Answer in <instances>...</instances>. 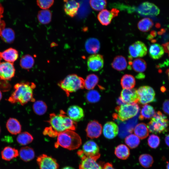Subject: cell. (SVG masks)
Listing matches in <instances>:
<instances>
[{"label": "cell", "mask_w": 169, "mask_h": 169, "mask_svg": "<svg viewBox=\"0 0 169 169\" xmlns=\"http://www.w3.org/2000/svg\"><path fill=\"white\" fill-rule=\"evenodd\" d=\"M33 83L21 82L14 86V91L9 97L8 101L12 104L18 103L23 105L29 101H34L33 90L35 88Z\"/></svg>", "instance_id": "1"}, {"label": "cell", "mask_w": 169, "mask_h": 169, "mask_svg": "<svg viewBox=\"0 0 169 169\" xmlns=\"http://www.w3.org/2000/svg\"><path fill=\"white\" fill-rule=\"evenodd\" d=\"M47 122L57 136L59 133L67 130H75L77 125L76 122L69 118L63 110H61L58 114H50Z\"/></svg>", "instance_id": "2"}, {"label": "cell", "mask_w": 169, "mask_h": 169, "mask_svg": "<svg viewBox=\"0 0 169 169\" xmlns=\"http://www.w3.org/2000/svg\"><path fill=\"white\" fill-rule=\"evenodd\" d=\"M82 144L80 136L74 131L67 130L59 133L57 136L55 148L60 146L67 149L72 150L79 148Z\"/></svg>", "instance_id": "3"}, {"label": "cell", "mask_w": 169, "mask_h": 169, "mask_svg": "<svg viewBox=\"0 0 169 169\" xmlns=\"http://www.w3.org/2000/svg\"><path fill=\"white\" fill-rule=\"evenodd\" d=\"M58 85L69 96L70 93L84 88V80L77 74H71L59 82Z\"/></svg>", "instance_id": "4"}, {"label": "cell", "mask_w": 169, "mask_h": 169, "mask_svg": "<svg viewBox=\"0 0 169 169\" xmlns=\"http://www.w3.org/2000/svg\"><path fill=\"white\" fill-rule=\"evenodd\" d=\"M169 121L166 116L160 111L155 113L147 124L149 132L157 134L164 133L168 130Z\"/></svg>", "instance_id": "5"}, {"label": "cell", "mask_w": 169, "mask_h": 169, "mask_svg": "<svg viewBox=\"0 0 169 169\" xmlns=\"http://www.w3.org/2000/svg\"><path fill=\"white\" fill-rule=\"evenodd\" d=\"M139 110L138 105L136 103H125L117 106L115 108L117 113L115 116L122 121L131 119L136 116Z\"/></svg>", "instance_id": "6"}, {"label": "cell", "mask_w": 169, "mask_h": 169, "mask_svg": "<svg viewBox=\"0 0 169 169\" xmlns=\"http://www.w3.org/2000/svg\"><path fill=\"white\" fill-rule=\"evenodd\" d=\"M139 102L142 105H145L155 100V93L151 87L144 85L139 87L137 89Z\"/></svg>", "instance_id": "7"}, {"label": "cell", "mask_w": 169, "mask_h": 169, "mask_svg": "<svg viewBox=\"0 0 169 169\" xmlns=\"http://www.w3.org/2000/svg\"><path fill=\"white\" fill-rule=\"evenodd\" d=\"M98 146L94 141L89 140L83 145L82 150H79L77 152L85 156L98 160L100 156Z\"/></svg>", "instance_id": "8"}, {"label": "cell", "mask_w": 169, "mask_h": 169, "mask_svg": "<svg viewBox=\"0 0 169 169\" xmlns=\"http://www.w3.org/2000/svg\"><path fill=\"white\" fill-rule=\"evenodd\" d=\"M138 13L144 16H155L160 13L159 8L153 3L148 2H144L140 4L137 8Z\"/></svg>", "instance_id": "9"}, {"label": "cell", "mask_w": 169, "mask_h": 169, "mask_svg": "<svg viewBox=\"0 0 169 169\" xmlns=\"http://www.w3.org/2000/svg\"><path fill=\"white\" fill-rule=\"evenodd\" d=\"M130 57L131 58H141L145 56L147 53V48L145 44L141 41H136L129 47Z\"/></svg>", "instance_id": "10"}, {"label": "cell", "mask_w": 169, "mask_h": 169, "mask_svg": "<svg viewBox=\"0 0 169 169\" xmlns=\"http://www.w3.org/2000/svg\"><path fill=\"white\" fill-rule=\"evenodd\" d=\"M37 161L40 169H58L59 168L56 159L45 154L38 156Z\"/></svg>", "instance_id": "11"}, {"label": "cell", "mask_w": 169, "mask_h": 169, "mask_svg": "<svg viewBox=\"0 0 169 169\" xmlns=\"http://www.w3.org/2000/svg\"><path fill=\"white\" fill-rule=\"evenodd\" d=\"M104 65L103 56L98 54H94L88 58L87 65L89 70L97 71L102 69Z\"/></svg>", "instance_id": "12"}, {"label": "cell", "mask_w": 169, "mask_h": 169, "mask_svg": "<svg viewBox=\"0 0 169 169\" xmlns=\"http://www.w3.org/2000/svg\"><path fill=\"white\" fill-rule=\"evenodd\" d=\"M81 161L79 166V169H102L103 165L97 162V160L87 157L77 152Z\"/></svg>", "instance_id": "13"}, {"label": "cell", "mask_w": 169, "mask_h": 169, "mask_svg": "<svg viewBox=\"0 0 169 169\" xmlns=\"http://www.w3.org/2000/svg\"><path fill=\"white\" fill-rule=\"evenodd\" d=\"M15 71L13 63L6 61L0 62V80H10L14 76Z\"/></svg>", "instance_id": "14"}, {"label": "cell", "mask_w": 169, "mask_h": 169, "mask_svg": "<svg viewBox=\"0 0 169 169\" xmlns=\"http://www.w3.org/2000/svg\"><path fill=\"white\" fill-rule=\"evenodd\" d=\"M119 12V10L116 8H112L110 11L104 9L98 13L97 18L102 25L107 26L114 18L118 16Z\"/></svg>", "instance_id": "15"}, {"label": "cell", "mask_w": 169, "mask_h": 169, "mask_svg": "<svg viewBox=\"0 0 169 169\" xmlns=\"http://www.w3.org/2000/svg\"><path fill=\"white\" fill-rule=\"evenodd\" d=\"M120 99L124 103L137 104L139 102V97L137 89H123L121 92Z\"/></svg>", "instance_id": "16"}, {"label": "cell", "mask_w": 169, "mask_h": 169, "mask_svg": "<svg viewBox=\"0 0 169 169\" xmlns=\"http://www.w3.org/2000/svg\"><path fill=\"white\" fill-rule=\"evenodd\" d=\"M102 130L101 125L97 121L89 122L85 129L87 136L91 139L98 138L101 135Z\"/></svg>", "instance_id": "17"}, {"label": "cell", "mask_w": 169, "mask_h": 169, "mask_svg": "<svg viewBox=\"0 0 169 169\" xmlns=\"http://www.w3.org/2000/svg\"><path fill=\"white\" fill-rule=\"evenodd\" d=\"M67 115L72 120L76 122L83 119L84 112L83 109L77 105H73L68 109Z\"/></svg>", "instance_id": "18"}, {"label": "cell", "mask_w": 169, "mask_h": 169, "mask_svg": "<svg viewBox=\"0 0 169 169\" xmlns=\"http://www.w3.org/2000/svg\"><path fill=\"white\" fill-rule=\"evenodd\" d=\"M103 132L105 138L109 139H112L118 133V126L113 121L107 122L104 125Z\"/></svg>", "instance_id": "19"}, {"label": "cell", "mask_w": 169, "mask_h": 169, "mask_svg": "<svg viewBox=\"0 0 169 169\" xmlns=\"http://www.w3.org/2000/svg\"><path fill=\"white\" fill-rule=\"evenodd\" d=\"M64 4V10L68 16L73 17L77 13L79 3L75 0H63Z\"/></svg>", "instance_id": "20"}, {"label": "cell", "mask_w": 169, "mask_h": 169, "mask_svg": "<svg viewBox=\"0 0 169 169\" xmlns=\"http://www.w3.org/2000/svg\"><path fill=\"white\" fill-rule=\"evenodd\" d=\"M6 127L8 131L12 135L19 134L21 131V125L19 121L15 118H10L8 119Z\"/></svg>", "instance_id": "21"}, {"label": "cell", "mask_w": 169, "mask_h": 169, "mask_svg": "<svg viewBox=\"0 0 169 169\" xmlns=\"http://www.w3.org/2000/svg\"><path fill=\"white\" fill-rule=\"evenodd\" d=\"M18 51L13 48H8L5 50L0 52V58L5 61L13 63L18 58Z\"/></svg>", "instance_id": "22"}, {"label": "cell", "mask_w": 169, "mask_h": 169, "mask_svg": "<svg viewBox=\"0 0 169 169\" xmlns=\"http://www.w3.org/2000/svg\"><path fill=\"white\" fill-rule=\"evenodd\" d=\"M149 54L150 57L154 59H158L161 58L164 53V48L160 44L154 43L150 46Z\"/></svg>", "instance_id": "23"}, {"label": "cell", "mask_w": 169, "mask_h": 169, "mask_svg": "<svg viewBox=\"0 0 169 169\" xmlns=\"http://www.w3.org/2000/svg\"><path fill=\"white\" fill-rule=\"evenodd\" d=\"M85 47L88 53L96 54L100 50V43L97 39L93 38H90L86 41Z\"/></svg>", "instance_id": "24"}, {"label": "cell", "mask_w": 169, "mask_h": 169, "mask_svg": "<svg viewBox=\"0 0 169 169\" xmlns=\"http://www.w3.org/2000/svg\"><path fill=\"white\" fill-rule=\"evenodd\" d=\"M147 64L146 62L143 59L137 58L133 61L130 60L129 62L128 69H133L136 72L142 73L146 69Z\"/></svg>", "instance_id": "25"}, {"label": "cell", "mask_w": 169, "mask_h": 169, "mask_svg": "<svg viewBox=\"0 0 169 169\" xmlns=\"http://www.w3.org/2000/svg\"><path fill=\"white\" fill-rule=\"evenodd\" d=\"M2 158L6 161H10L19 156V151L16 148L11 146L5 147L1 152Z\"/></svg>", "instance_id": "26"}, {"label": "cell", "mask_w": 169, "mask_h": 169, "mask_svg": "<svg viewBox=\"0 0 169 169\" xmlns=\"http://www.w3.org/2000/svg\"><path fill=\"white\" fill-rule=\"evenodd\" d=\"M20 158L23 161L28 162L33 160L35 156V152L33 149L29 146L22 147L19 152Z\"/></svg>", "instance_id": "27"}, {"label": "cell", "mask_w": 169, "mask_h": 169, "mask_svg": "<svg viewBox=\"0 0 169 169\" xmlns=\"http://www.w3.org/2000/svg\"><path fill=\"white\" fill-rule=\"evenodd\" d=\"M127 65V63L125 58L121 55H118L115 57L111 63L112 67L118 71H121L125 69Z\"/></svg>", "instance_id": "28"}, {"label": "cell", "mask_w": 169, "mask_h": 169, "mask_svg": "<svg viewBox=\"0 0 169 169\" xmlns=\"http://www.w3.org/2000/svg\"><path fill=\"white\" fill-rule=\"evenodd\" d=\"M114 153L118 158L123 160L127 159L130 155L129 148L123 144L117 146L115 149Z\"/></svg>", "instance_id": "29"}, {"label": "cell", "mask_w": 169, "mask_h": 169, "mask_svg": "<svg viewBox=\"0 0 169 169\" xmlns=\"http://www.w3.org/2000/svg\"><path fill=\"white\" fill-rule=\"evenodd\" d=\"M134 132L135 135L141 139L146 138L149 134L147 125L143 123L136 125L134 129Z\"/></svg>", "instance_id": "30"}, {"label": "cell", "mask_w": 169, "mask_h": 169, "mask_svg": "<svg viewBox=\"0 0 169 169\" xmlns=\"http://www.w3.org/2000/svg\"><path fill=\"white\" fill-rule=\"evenodd\" d=\"M155 113L152 106L147 104L144 105L141 110L139 118L141 120L151 119Z\"/></svg>", "instance_id": "31"}, {"label": "cell", "mask_w": 169, "mask_h": 169, "mask_svg": "<svg viewBox=\"0 0 169 169\" xmlns=\"http://www.w3.org/2000/svg\"><path fill=\"white\" fill-rule=\"evenodd\" d=\"M120 84L123 89L133 88L136 84V80L134 77L130 74H125L121 78Z\"/></svg>", "instance_id": "32"}, {"label": "cell", "mask_w": 169, "mask_h": 169, "mask_svg": "<svg viewBox=\"0 0 169 169\" xmlns=\"http://www.w3.org/2000/svg\"><path fill=\"white\" fill-rule=\"evenodd\" d=\"M38 21L42 24H47L51 21L52 13L49 9H43L38 12L37 15Z\"/></svg>", "instance_id": "33"}, {"label": "cell", "mask_w": 169, "mask_h": 169, "mask_svg": "<svg viewBox=\"0 0 169 169\" xmlns=\"http://www.w3.org/2000/svg\"><path fill=\"white\" fill-rule=\"evenodd\" d=\"M99 81V78L97 75L94 74H89L84 80V87L89 90H92L97 84Z\"/></svg>", "instance_id": "34"}, {"label": "cell", "mask_w": 169, "mask_h": 169, "mask_svg": "<svg viewBox=\"0 0 169 169\" xmlns=\"http://www.w3.org/2000/svg\"><path fill=\"white\" fill-rule=\"evenodd\" d=\"M0 36L5 42L11 44L14 41L15 34L14 31L10 28H4L2 31Z\"/></svg>", "instance_id": "35"}, {"label": "cell", "mask_w": 169, "mask_h": 169, "mask_svg": "<svg viewBox=\"0 0 169 169\" xmlns=\"http://www.w3.org/2000/svg\"><path fill=\"white\" fill-rule=\"evenodd\" d=\"M153 25L152 20L148 18H145L139 21L138 23L137 27L140 31L147 32L150 30Z\"/></svg>", "instance_id": "36"}, {"label": "cell", "mask_w": 169, "mask_h": 169, "mask_svg": "<svg viewBox=\"0 0 169 169\" xmlns=\"http://www.w3.org/2000/svg\"><path fill=\"white\" fill-rule=\"evenodd\" d=\"M33 139L32 136L26 131L20 133L18 135L16 139L17 142L23 146H25L31 143Z\"/></svg>", "instance_id": "37"}, {"label": "cell", "mask_w": 169, "mask_h": 169, "mask_svg": "<svg viewBox=\"0 0 169 169\" xmlns=\"http://www.w3.org/2000/svg\"><path fill=\"white\" fill-rule=\"evenodd\" d=\"M34 60L33 57L29 54H26L21 58L20 64L23 69H31L33 66Z\"/></svg>", "instance_id": "38"}, {"label": "cell", "mask_w": 169, "mask_h": 169, "mask_svg": "<svg viewBox=\"0 0 169 169\" xmlns=\"http://www.w3.org/2000/svg\"><path fill=\"white\" fill-rule=\"evenodd\" d=\"M33 109L36 114L40 115H42L46 112L47 106L43 101L38 100L34 102L33 105Z\"/></svg>", "instance_id": "39"}, {"label": "cell", "mask_w": 169, "mask_h": 169, "mask_svg": "<svg viewBox=\"0 0 169 169\" xmlns=\"http://www.w3.org/2000/svg\"><path fill=\"white\" fill-rule=\"evenodd\" d=\"M139 161L141 166L145 168L151 167L154 162L152 156L147 154L141 155L139 157Z\"/></svg>", "instance_id": "40"}, {"label": "cell", "mask_w": 169, "mask_h": 169, "mask_svg": "<svg viewBox=\"0 0 169 169\" xmlns=\"http://www.w3.org/2000/svg\"><path fill=\"white\" fill-rule=\"evenodd\" d=\"M140 142V138L134 134H131L125 139V142L130 148L134 149L137 147Z\"/></svg>", "instance_id": "41"}, {"label": "cell", "mask_w": 169, "mask_h": 169, "mask_svg": "<svg viewBox=\"0 0 169 169\" xmlns=\"http://www.w3.org/2000/svg\"><path fill=\"white\" fill-rule=\"evenodd\" d=\"M87 101L90 103H95L99 101L100 98V93L96 90H90L85 94Z\"/></svg>", "instance_id": "42"}, {"label": "cell", "mask_w": 169, "mask_h": 169, "mask_svg": "<svg viewBox=\"0 0 169 169\" xmlns=\"http://www.w3.org/2000/svg\"><path fill=\"white\" fill-rule=\"evenodd\" d=\"M91 8L96 11H101L105 9L107 4L106 0H90Z\"/></svg>", "instance_id": "43"}, {"label": "cell", "mask_w": 169, "mask_h": 169, "mask_svg": "<svg viewBox=\"0 0 169 169\" xmlns=\"http://www.w3.org/2000/svg\"><path fill=\"white\" fill-rule=\"evenodd\" d=\"M148 144L151 148L155 149L157 147L160 143V139L157 136L152 134L148 139Z\"/></svg>", "instance_id": "44"}, {"label": "cell", "mask_w": 169, "mask_h": 169, "mask_svg": "<svg viewBox=\"0 0 169 169\" xmlns=\"http://www.w3.org/2000/svg\"><path fill=\"white\" fill-rule=\"evenodd\" d=\"M54 1V0H37V3L41 8L47 9L51 7Z\"/></svg>", "instance_id": "45"}, {"label": "cell", "mask_w": 169, "mask_h": 169, "mask_svg": "<svg viewBox=\"0 0 169 169\" xmlns=\"http://www.w3.org/2000/svg\"><path fill=\"white\" fill-rule=\"evenodd\" d=\"M3 8L1 4L0 3V36L2 31L5 28V22L2 19V18L3 17Z\"/></svg>", "instance_id": "46"}, {"label": "cell", "mask_w": 169, "mask_h": 169, "mask_svg": "<svg viewBox=\"0 0 169 169\" xmlns=\"http://www.w3.org/2000/svg\"><path fill=\"white\" fill-rule=\"evenodd\" d=\"M162 110L165 113L169 115V99L165 100L163 102Z\"/></svg>", "instance_id": "47"}, {"label": "cell", "mask_w": 169, "mask_h": 169, "mask_svg": "<svg viewBox=\"0 0 169 169\" xmlns=\"http://www.w3.org/2000/svg\"><path fill=\"white\" fill-rule=\"evenodd\" d=\"M102 169H115L112 164L110 162H107L103 164Z\"/></svg>", "instance_id": "48"}, {"label": "cell", "mask_w": 169, "mask_h": 169, "mask_svg": "<svg viewBox=\"0 0 169 169\" xmlns=\"http://www.w3.org/2000/svg\"><path fill=\"white\" fill-rule=\"evenodd\" d=\"M164 52L168 54L169 56V42H167L162 44Z\"/></svg>", "instance_id": "49"}, {"label": "cell", "mask_w": 169, "mask_h": 169, "mask_svg": "<svg viewBox=\"0 0 169 169\" xmlns=\"http://www.w3.org/2000/svg\"><path fill=\"white\" fill-rule=\"evenodd\" d=\"M165 141L166 144L169 147V134L166 136Z\"/></svg>", "instance_id": "50"}, {"label": "cell", "mask_w": 169, "mask_h": 169, "mask_svg": "<svg viewBox=\"0 0 169 169\" xmlns=\"http://www.w3.org/2000/svg\"><path fill=\"white\" fill-rule=\"evenodd\" d=\"M145 77V75L143 74L142 73H140L137 75L136 77L139 79H142L144 78Z\"/></svg>", "instance_id": "51"}, {"label": "cell", "mask_w": 169, "mask_h": 169, "mask_svg": "<svg viewBox=\"0 0 169 169\" xmlns=\"http://www.w3.org/2000/svg\"><path fill=\"white\" fill-rule=\"evenodd\" d=\"M61 169H74L73 168L69 166H65L63 168H62Z\"/></svg>", "instance_id": "52"}, {"label": "cell", "mask_w": 169, "mask_h": 169, "mask_svg": "<svg viewBox=\"0 0 169 169\" xmlns=\"http://www.w3.org/2000/svg\"><path fill=\"white\" fill-rule=\"evenodd\" d=\"M166 73L167 75L169 80V68L167 69L166 71Z\"/></svg>", "instance_id": "53"}, {"label": "cell", "mask_w": 169, "mask_h": 169, "mask_svg": "<svg viewBox=\"0 0 169 169\" xmlns=\"http://www.w3.org/2000/svg\"><path fill=\"white\" fill-rule=\"evenodd\" d=\"M2 98V94L1 90H0V101Z\"/></svg>", "instance_id": "54"}, {"label": "cell", "mask_w": 169, "mask_h": 169, "mask_svg": "<svg viewBox=\"0 0 169 169\" xmlns=\"http://www.w3.org/2000/svg\"><path fill=\"white\" fill-rule=\"evenodd\" d=\"M166 169H169V162H168L166 165Z\"/></svg>", "instance_id": "55"}, {"label": "cell", "mask_w": 169, "mask_h": 169, "mask_svg": "<svg viewBox=\"0 0 169 169\" xmlns=\"http://www.w3.org/2000/svg\"><path fill=\"white\" fill-rule=\"evenodd\" d=\"M1 132V128L0 127V134Z\"/></svg>", "instance_id": "56"}]
</instances>
